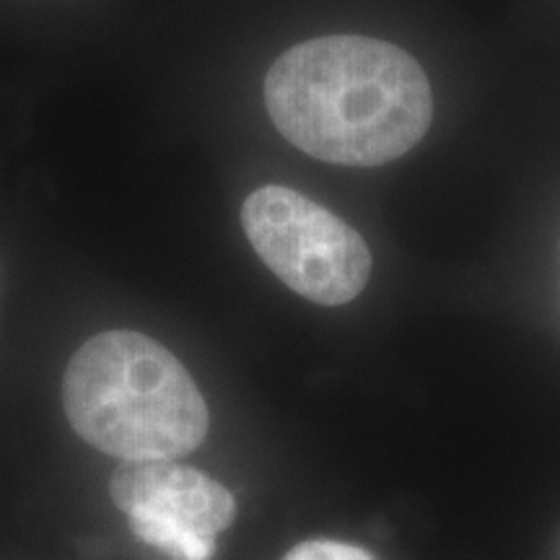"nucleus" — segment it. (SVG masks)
<instances>
[{
  "label": "nucleus",
  "instance_id": "1",
  "mask_svg": "<svg viewBox=\"0 0 560 560\" xmlns=\"http://www.w3.org/2000/svg\"><path fill=\"white\" fill-rule=\"evenodd\" d=\"M265 107L280 136L340 166H382L423 140L433 122L420 62L384 39H306L272 62Z\"/></svg>",
  "mask_w": 560,
  "mask_h": 560
},
{
  "label": "nucleus",
  "instance_id": "2",
  "mask_svg": "<svg viewBox=\"0 0 560 560\" xmlns=\"http://www.w3.org/2000/svg\"><path fill=\"white\" fill-rule=\"evenodd\" d=\"M62 408L75 436L122 462L185 457L210 429L190 371L136 330L100 332L75 350L62 376Z\"/></svg>",
  "mask_w": 560,
  "mask_h": 560
},
{
  "label": "nucleus",
  "instance_id": "3",
  "mask_svg": "<svg viewBox=\"0 0 560 560\" xmlns=\"http://www.w3.org/2000/svg\"><path fill=\"white\" fill-rule=\"evenodd\" d=\"M242 226L260 260L299 296L342 306L366 289L369 244L306 195L265 185L244 200Z\"/></svg>",
  "mask_w": 560,
  "mask_h": 560
},
{
  "label": "nucleus",
  "instance_id": "4",
  "mask_svg": "<svg viewBox=\"0 0 560 560\" xmlns=\"http://www.w3.org/2000/svg\"><path fill=\"white\" fill-rule=\"evenodd\" d=\"M109 495L122 514L136 506H151L213 537L229 529L236 516V501L229 488L174 459L120 462L112 472Z\"/></svg>",
  "mask_w": 560,
  "mask_h": 560
},
{
  "label": "nucleus",
  "instance_id": "5",
  "mask_svg": "<svg viewBox=\"0 0 560 560\" xmlns=\"http://www.w3.org/2000/svg\"><path fill=\"white\" fill-rule=\"evenodd\" d=\"M128 524L140 542L151 545L172 560H210L215 552L213 535H202L151 506L130 509Z\"/></svg>",
  "mask_w": 560,
  "mask_h": 560
},
{
  "label": "nucleus",
  "instance_id": "6",
  "mask_svg": "<svg viewBox=\"0 0 560 560\" xmlns=\"http://www.w3.org/2000/svg\"><path fill=\"white\" fill-rule=\"evenodd\" d=\"M283 560H376L359 545L338 540H306L293 548Z\"/></svg>",
  "mask_w": 560,
  "mask_h": 560
}]
</instances>
